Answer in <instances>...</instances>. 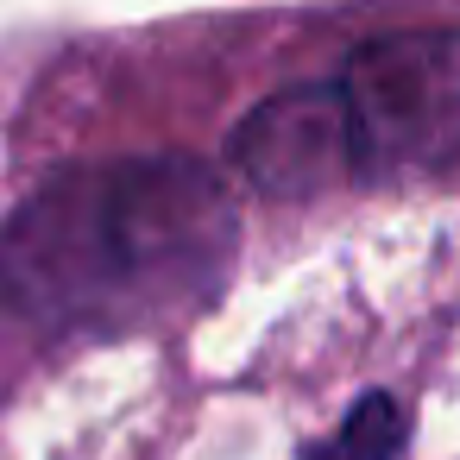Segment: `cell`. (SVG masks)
<instances>
[{"label": "cell", "mask_w": 460, "mask_h": 460, "mask_svg": "<svg viewBox=\"0 0 460 460\" xmlns=\"http://www.w3.org/2000/svg\"><path fill=\"white\" fill-rule=\"evenodd\" d=\"M403 435H410L403 403H397V397H385V391H366V397L353 403V416H347V429H341V441H334V447H341L347 460H397Z\"/></svg>", "instance_id": "4"}, {"label": "cell", "mask_w": 460, "mask_h": 460, "mask_svg": "<svg viewBox=\"0 0 460 460\" xmlns=\"http://www.w3.org/2000/svg\"><path fill=\"white\" fill-rule=\"evenodd\" d=\"M227 164L271 202H309V196L359 183L334 76L328 83H296V89H278L271 102H259L234 127Z\"/></svg>", "instance_id": "3"}, {"label": "cell", "mask_w": 460, "mask_h": 460, "mask_svg": "<svg viewBox=\"0 0 460 460\" xmlns=\"http://www.w3.org/2000/svg\"><path fill=\"white\" fill-rule=\"evenodd\" d=\"M234 252L240 215L215 164L183 152L64 164L0 227V303L45 334H146L202 315Z\"/></svg>", "instance_id": "1"}, {"label": "cell", "mask_w": 460, "mask_h": 460, "mask_svg": "<svg viewBox=\"0 0 460 460\" xmlns=\"http://www.w3.org/2000/svg\"><path fill=\"white\" fill-rule=\"evenodd\" d=\"M334 89L359 183L460 164V32H385L341 64Z\"/></svg>", "instance_id": "2"}, {"label": "cell", "mask_w": 460, "mask_h": 460, "mask_svg": "<svg viewBox=\"0 0 460 460\" xmlns=\"http://www.w3.org/2000/svg\"><path fill=\"white\" fill-rule=\"evenodd\" d=\"M309 460H347V454H341V447H315Z\"/></svg>", "instance_id": "5"}]
</instances>
